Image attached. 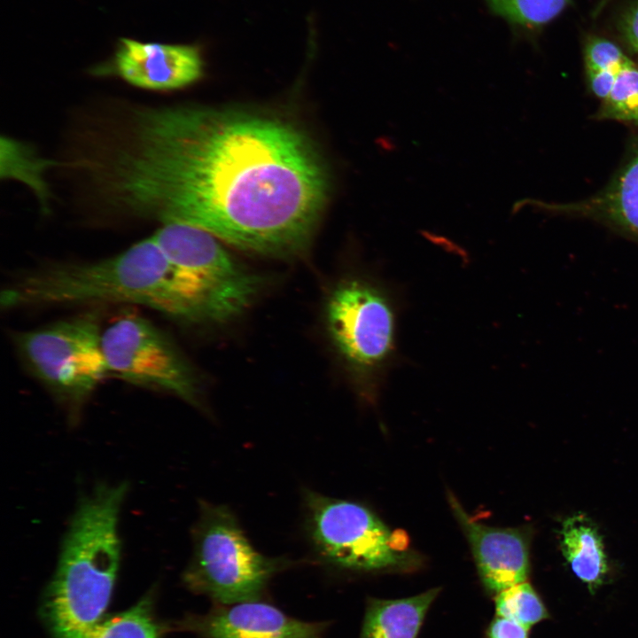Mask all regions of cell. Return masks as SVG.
<instances>
[{
	"label": "cell",
	"mask_w": 638,
	"mask_h": 638,
	"mask_svg": "<svg viewBox=\"0 0 638 638\" xmlns=\"http://www.w3.org/2000/svg\"><path fill=\"white\" fill-rule=\"evenodd\" d=\"M185 626L201 638H310L324 626L292 618L259 600L218 604L204 616L190 618Z\"/></svg>",
	"instance_id": "7c38bea8"
},
{
	"label": "cell",
	"mask_w": 638,
	"mask_h": 638,
	"mask_svg": "<svg viewBox=\"0 0 638 638\" xmlns=\"http://www.w3.org/2000/svg\"><path fill=\"white\" fill-rule=\"evenodd\" d=\"M448 502L469 541L484 587L498 594L525 581L529 572L528 533L524 528L478 523L451 493Z\"/></svg>",
	"instance_id": "8fae6325"
},
{
	"label": "cell",
	"mask_w": 638,
	"mask_h": 638,
	"mask_svg": "<svg viewBox=\"0 0 638 638\" xmlns=\"http://www.w3.org/2000/svg\"><path fill=\"white\" fill-rule=\"evenodd\" d=\"M305 528L327 564L352 572H408L422 556L403 531L389 528L365 505L305 489Z\"/></svg>",
	"instance_id": "277c9868"
},
{
	"label": "cell",
	"mask_w": 638,
	"mask_h": 638,
	"mask_svg": "<svg viewBox=\"0 0 638 638\" xmlns=\"http://www.w3.org/2000/svg\"><path fill=\"white\" fill-rule=\"evenodd\" d=\"M587 73L591 90L603 101L610 95L617 74L601 70H587Z\"/></svg>",
	"instance_id": "7402d4cb"
},
{
	"label": "cell",
	"mask_w": 638,
	"mask_h": 638,
	"mask_svg": "<svg viewBox=\"0 0 638 638\" xmlns=\"http://www.w3.org/2000/svg\"><path fill=\"white\" fill-rule=\"evenodd\" d=\"M87 638H162L151 595L131 608L100 622Z\"/></svg>",
	"instance_id": "2e32d148"
},
{
	"label": "cell",
	"mask_w": 638,
	"mask_h": 638,
	"mask_svg": "<svg viewBox=\"0 0 638 638\" xmlns=\"http://www.w3.org/2000/svg\"><path fill=\"white\" fill-rule=\"evenodd\" d=\"M97 312H89L14 335L29 372L75 420L108 369Z\"/></svg>",
	"instance_id": "8992f818"
},
{
	"label": "cell",
	"mask_w": 638,
	"mask_h": 638,
	"mask_svg": "<svg viewBox=\"0 0 638 638\" xmlns=\"http://www.w3.org/2000/svg\"><path fill=\"white\" fill-rule=\"evenodd\" d=\"M603 2H606V1H609V0H603ZM603 1H602V2H603Z\"/></svg>",
	"instance_id": "d4e9b609"
},
{
	"label": "cell",
	"mask_w": 638,
	"mask_h": 638,
	"mask_svg": "<svg viewBox=\"0 0 638 638\" xmlns=\"http://www.w3.org/2000/svg\"><path fill=\"white\" fill-rule=\"evenodd\" d=\"M192 546L183 580L191 591L217 604L260 600L270 579L289 564L257 551L234 513L207 502L199 503Z\"/></svg>",
	"instance_id": "5b68a950"
},
{
	"label": "cell",
	"mask_w": 638,
	"mask_h": 638,
	"mask_svg": "<svg viewBox=\"0 0 638 638\" xmlns=\"http://www.w3.org/2000/svg\"><path fill=\"white\" fill-rule=\"evenodd\" d=\"M326 323L333 345L358 380L362 393L375 398L396 353L394 299L377 282L352 277L331 292Z\"/></svg>",
	"instance_id": "52a82bcc"
},
{
	"label": "cell",
	"mask_w": 638,
	"mask_h": 638,
	"mask_svg": "<svg viewBox=\"0 0 638 638\" xmlns=\"http://www.w3.org/2000/svg\"><path fill=\"white\" fill-rule=\"evenodd\" d=\"M108 373L200 405V383L175 343L146 318L128 313L102 331Z\"/></svg>",
	"instance_id": "ba28073f"
},
{
	"label": "cell",
	"mask_w": 638,
	"mask_h": 638,
	"mask_svg": "<svg viewBox=\"0 0 638 638\" xmlns=\"http://www.w3.org/2000/svg\"><path fill=\"white\" fill-rule=\"evenodd\" d=\"M490 11L510 25L541 27L557 17L570 0H485Z\"/></svg>",
	"instance_id": "e0dca14e"
},
{
	"label": "cell",
	"mask_w": 638,
	"mask_h": 638,
	"mask_svg": "<svg viewBox=\"0 0 638 638\" xmlns=\"http://www.w3.org/2000/svg\"><path fill=\"white\" fill-rule=\"evenodd\" d=\"M440 592L432 588L401 599H371L360 638H416L432 603Z\"/></svg>",
	"instance_id": "5bb4252c"
},
{
	"label": "cell",
	"mask_w": 638,
	"mask_h": 638,
	"mask_svg": "<svg viewBox=\"0 0 638 638\" xmlns=\"http://www.w3.org/2000/svg\"><path fill=\"white\" fill-rule=\"evenodd\" d=\"M561 549L574 574L591 592L608 572L603 545L595 525L583 515L566 518L561 529Z\"/></svg>",
	"instance_id": "9a60e30c"
},
{
	"label": "cell",
	"mask_w": 638,
	"mask_h": 638,
	"mask_svg": "<svg viewBox=\"0 0 638 638\" xmlns=\"http://www.w3.org/2000/svg\"><path fill=\"white\" fill-rule=\"evenodd\" d=\"M622 29L626 42L638 51V1L626 12Z\"/></svg>",
	"instance_id": "603a6c76"
},
{
	"label": "cell",
	"mask_w": 638,
	"mask_h": 638,
	"mask_svg": "<svg viewBox=\"0 0 638 638\" xmlns=\"http://www.w3.org/2000/svg\"><path fill=\"white\" fill-rule=\"evenodd\" d=\"M600 115L638 123V67L633 63L616 75L614 86L603 100Z\"/></svg>",
	"instance_id": "d6986e66"
},
{
	"label": "cell",
	"mask_w": 638,
	"mask_h": 638,
	"mask_svg": "<svg viewBox=\"0 0 638 638\" xmlns=\"http://www.w3.org/2000/svg\"><path fill=\"white\" fill-rule=\"evenodd\" d=\"M527 628L511 619L499 617L488 630V638H528Z\"/></svg>",
	"instance_id": "44dd1931"
},
{
	"label": "cell",
	"mask_w": 638,
	"mask_h": 638,
	"mask_svg": "<svg viewBox=\"0 0 638 638\" xmlns=\"http://www.w3.org/2000/svg\"><path fill=\"white\" fill-rule=\"evenodd\" d=\"M535 205L545 210L592 215L638 237V152L618 178L595 197L572 205L556 206L541 201Z\"/></svg>",
	"instance_id": "4fadbf2b"
},
{
	"label": "cell",
	"mask_w": 638,
	"mask_h": 638,
	"mask_svg": "<svg viewBox=\"0 0 638 638\" xmlns=\"http://www.w3.org/2000/svg\"><path fill=\"white\" fill-rule=\"evenodd\" d=\"M585 62L587 70L610 71L616 74L632 63L616 44L599 38L587 43Z\"/></svg>",
	"instance_id": "ffe728a7"
},
{
	"label": "cell",
	"mask_w": 638,
	"mask_h": 638,
	"mask_svg": "<svg viewBox=\"0 0 638 638\" xmlns=\"http://www.w3.org/2000/svg\"><path fill=\"white\" fill-rule=\"evenodd\" d=\"M495 609L499 617L517 622L527 629L549 616L542 601L525 581L498 593Z\"/></svg>",
	"instance_id": "ac0fdd59"
},
{
	"label": "cell",
	"mask_w": 638,
	"mask_h": 638,
	"mask_svg": "<svg viewBox=\"0 0 638 638\" xmlns=\"http://www.w3.org/2000/svg\"><path fill=\"white\" fill-rule=\"evenodd\" d=\"M95 72L121 78L144 89L166 91L187 87L204 74L199 48L193 44L119 38L111 58Z\"/></svg>",
	"instance_id": "9c48e42d"
},
{
	"label": "cell",
	"mask_w": 638,
	"mask_h": 638,
	"mask_svg": "<svg viewBox=\"0 0 638 638\" xmlns=\"http://www.w3.org/2000/svg\"><path fill=\"white\" fill-rule=\"evenodd\" d=\"M126 482L101 483L82 497L43 596L51 638H87L110 602L121 560L120 511Z\"/></svg>",
	"instance_id": "3957f363"
},
{
	"label": "cell",
	"mask_w": 638,
	"mask_h": 638,
	"mask_svg": "<svg viewBox=\"0 0 638 638\" xmlns=\"http://www.w3.org/2000/svg\"><path fill=\"white\" fill-rule=\"evenodd\" d=\"M96 302L148 306L198 323L199 286L174 267L152 237L114 256L91 262H55L30 270L1 294L5 308Z\"/></svg>",
	"instance_id": "7a4b0ae2"
},
{
	"label": "cell",
	"mask_w": 638,
	"mask_h": 638,
	"mask_svg": "<svg viewBox=\"0 0 638 638\" xmlns=\"http://www.w3.org/2000/svg\"><path fill=\"white\" fill-rule=\"evenodd\" d=\"M175 267L211 284L256 297L263 279L244 268L210 232L184 223H165L152 236Z\"/></svg>",
	"instance_id": "30bf717a"
},
{
	"label": "cell",
	"mask_w": 638,
	"mask_h": 638,
	"mask_svg": "<svg viewBox=\"0 0 638 638\" xmlns=\"http://www.w3.org/2000/svg\"><path fill=\"white\" fill-rule=\"evenodd\" d=\"M310 638H318V635H317V636H313V637H310Z\"/></svg>",
	"instance_id": "cb8c5ba5"
},
{
	"label": "cell",
	"mask_w": 638,
	"mask_h": 638,
	"mask_svg": "<svg viewBox=\"0 0 638 638\" xmlns=\"http://www.w3.org/2000/svg\"><path fill=\"white\" fill-rule=\"evenodd\" d=\"M100 169L108 198L136 216L281 258L308 246L328 185L316 151L291 122L198 106L136 112Z\"/></svg>",
	"instance_id": "6da1fadb"
}]
</instances>
